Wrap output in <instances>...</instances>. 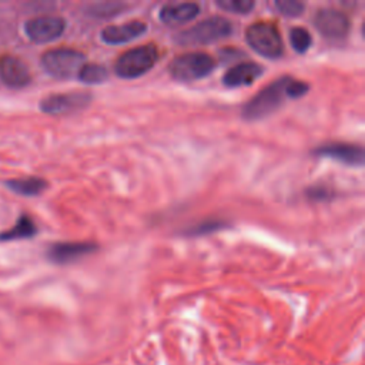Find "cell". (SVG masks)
Returning a JSON list of instances; mask_svg holds the SVG:
<instances>
[{
	"mask_svg": "<svg viewBox=\"0 0 365 365\" xmlns=\"http://www.w3.org/2000/svg\"><path fill=\"white\" fill-rule=\"evenodd\" d=\"M77 78L84 84H101L108 78V71L101 64L86 63L77 73Z\"/></svg>",
	"mask_w": 365,
	"mask_h": 365,
	"instance_id": "ac0fdd59",
	"label": "cell"
},
{
	"mask_svg": "<svg viewBox=\"0 0 365 365\" xmlns=\"http://www.w3.org/2000/svg\"><path fill=\"white\" fill-rule=\"evenodd\" d=\"M308 197L315 201H322V200H328L331 197V191L325 185H315L308 190Z\"/></svg>",
	"mask_w": 365,
	"mask_h": 365,
	"instance_id": "cb8c5ba5",
	"label": "cell"
},
{
	"mask_svg": "<svg viewBox=\"0 0 365 365\" xmlns=\"http://www.w3.org/2000/svg\"><path fill=\"white\" fill-rule=\"evenodd\" d=\"M26 34L34 43H48L66 30V20L58 16H38L26 23Z\"/></svg>",
	"mask_w": 365,
	"mask_h": 365,
	"instance_id": "9c48e42d",
	"label": "cell"
},
{
	"mask_svg": "<svg viewBox=\"0 0 365 365\" xmlns=\"http://www.w3.org/2000/svg\"><path fill=\"white\" fill-rule=\"evenodd\" d=\"M232 33V24L220 16H212L177 34L175 41L181 46H200L225 38Z\"/></svg>",
	"mask_w": 365,
	"mask_h": 365,
	"instance_id": "7a4b0ae2",
	"label": "cell"
},
{
	"mask_svg": "<svg viewBox=\"0 0 365 365\" xmlns=\"http://www.w3.org/2000/svg\"><path fill=\"white\" fill-rule=\"evenodd\" d=\"M227 224L222 222V221H214V220H207V221H202L194 227H191L188 231H187V235H204V234H210V232H214L217 230H221L224 228Z\"/></svg>",
	"mask_w": 365,
	"mask_h": 365,
	"instance_id": "603a6c76",
	"label": "cell"
},
{
	"mask_svg": "<svg viewBox=\"0 0 365 365\" xmlns=\"http://www.w3.org/2000/svg\"><path fill=\"white\" fill-rule=\"evenodd\" d=\"M0 77L1 80L13 88L24 87L30 83L29 67L17 57L6 56L0 60Z\"/></svg>",
	"mask_w": 365,
	"mask_h": 365,
	"instance_id": "5bb4252c",
	"label": "cell"
},
{
	"mask_svg": "<svg viewBox=\"0 0 365 365\" xmlns=\"http://www.w3.org/2000/svg\"><path fill=\"white\" fill-rule=\"evenodd\" d=\"M123 7H124L123 3H110V1L97 3L94 6H90V14L98 16V17H110L120 13Z\"/></svg>",
	"mask_w": 365,
	"mask_h": 365,
	"instance_id": "7402d4cb",
	"label": "cell"
},
{
	"mask_svg": "<svg viewBox=\"0 0 365 365\" xmlns=\"http://www.w3.org/2000/svg\"><path fill=\"white\" fill-rule=\"evenodd\" d=\"M91 94L84 91L50 94L40 101V108L50 115L68 114L86 108L91 103Z\"/></svg>",
	"mask_w": 365,
	"mask_h": 365,
	"instance_id": "52a82bcc",
	"label": "cell"
},
{
	"mask_svg": "<svg viewBox=\"0 0 365 365\" xmlns=\"http://www.w3.org/2000/svg\"><path fill=\"white\" fill-rule=\"evenodd\" d=\"M315 29L327 38L341 40L346 37L351 29L348 16L335 9H321L314 16Z\"/></svg>",
	"mask_w": 365,
	"mask_h": 365,
	"instance_id": "ba28073f",
	"label": "cell"
},
{
	"mask_svg": "<svg viewBox=\"0 0 365 365\" xmlns=\"http://www.w3.org/2000/svg\"><path fill=\"white\" fill-rule=\"evenodd\" d=\"M36 232H37V227L34 221L29 215H21L10 230L0 234V241L31 238L36 235Z\"/></svg>",
	"mask_w": 365,
	"mask_h": 365,
	"instance_id": "e0dca14e",
	"label": "cell"
},
{
	"mask_svg": "<svg viewBox=\"0 0 365 365\" xmlns=\"http://www.w3.org/2000/svg\"><path fill=\"white\" fill-rule=\"evenodd\" d=\"M275 7L281 14L287 17H297L302 14L305 4L297 0H278L275 1Z\"/></svg>",
	"mask_w": 365,
	"mask_h": 365,
	"instance_id": "44dd1931",
	"label": "cell"
},
{
	"mask_svg": "<svg viewBox=\"0 0 365 365\" xmlns=\"http://www.w3.org/2000/svg\"><path fill=\"white\" fill-rule=\"evenodd\" d=\"M86 64V56L74 48L60 47L46 51L41 56L43 68L53 77L66 80L77 76L80 68Z\"/></svg>",
	"mask_w": 365,
	"mask_h": 365,
	"instance_id": "8992f818",
	"label": "cell"
},
{
	"mask_svg": "<svg viewBox=\"0 0 365 365\" xmlns=\"http://www.w3.org/2000/svg\"><path fill=\"white\" fill-rule=\"evenodd\" d=\"M97 244L90 241H76V242H56L50 245L47 257L54 264H68L77 261L97 250Z\"/></svg>",
	"mask_w": 365,
	"mask_h": 365,
	"instance_id": "8fae6325",
	"label": "cell"
},
{
	"mask_svg": "<svg viewBox=\"0 0 365 365\" xmlns=\"http://www.w3.org/2000/svg\"><path fill=\"white\" fill-rule=\"evenodd\" d=\"M215 4L220 9L230 13H235V14H247L255 6L252 0H217Z\"/></svg>",
	"mask_w": 365,
	"mask_h": 365,
	"instance_id": "ffe728a7",
	"label": "cell"
},
{
	"mask_svg": "<svg viewBox=\"0 0 365 365\" xmlns=\"http://www.w3.org/2000/svg\"><path fill=\"white\" fill-rule=\"evenodd\" d=\"M6 185L19 195L34 197L41 194L47 188V181L38 177H24V178L7 180Z\"/></svg>",
	"mask_w": 365,
	"mask_h": 365,
	"instance_id": "2e32d148",
	"label": "cell"
},
{
	"mask_svg": "<svg viewBox=\"0 0 365 365\" xmlns=\"http://www.w3.org/2000/svg\"><path fill=\"white\" fill-rule=\"evenodd\" d=\"M309 86L305 81L292 77H281L259 90L244 107L242 117L248 121L261 120L277 111L284 100L299 98L308 93Z\"/></svg>",
	"mask_w": 365,
	"mask_h": 365,
	"instance_id": "6da1fadb",
	"label": "cell"
},
{
	"mask_svg": "<svg viewBox=\"0 0 365 365\" xmlns=\"http://www.w3.org/2000/svg\"><path fill=\"white\" fill-rule=\"evenodd\" d=\"M200 13L197 3H167L160 10V19L167 26H178L194 20Z\"/></svg>",
	"mask_w": 365,
	"mask_h": 365,
	"instance_id": "9a60e30c",
	"label": "cell"
},
{
	"mask_svg": "<svg viewBox=\"0 0 365 365\" xmlns=\"http://www.w3.org/2000/svg\"><path fill=\"white\" fill-rule=\"evenodd\" d=\"M317 157L331 158L351 167H361L364 164V150L361 145L351 143H327L314 150Z\"/></svg>",
	"mask_w": 365,
	"mask_h": 365,
	"instance_id": "30bf717a",
	"label": "cell"
},
{
	"mask_svg": "<svg viewBox=\"0 0 365 365\" xmlns=\"http://www.w3.org/2000/svg\"><path fill=\"white\" fill-rule=\"evenodd\" d=\"M289 43L292 46V48L297 53H305L311 44H312V37L309 34V31L304 27H292L289 30Z\"/></svg>",
	"mask_w": 365,
	"mask_h": 365,
	"instance_id": "d6986e66",
	"label": "cell"
},
{
	"mask_svg": "<svg viewBox=\"0 0 365 365\" xmlns=\"http://www.w3.org/2000/svg\"><path fill=\"white\" fill-rule=\"evenodd\" d=\"M215 68V60L202 51H191L177 56L168 66L174 80L195 81L207 77Z\"/></svg>",
	"mask_w": 365,
	"mask_h": 365,
	"instance_id": "5b68a950",
	"label": "cell"
},
{
	"mask_svg": "<svg viewBox=\"0 0 365 365\" xmlns=\"http://www.w3.org/2000/svg\"><path fill=\"white\" fill-rule=\"evenodd\" d=\"M147 30L143 21L133 20L124 24L107 26L101 30V40L107 44H123L140 37Z\"/></svg>",
	"mask_w": 365,
	"mask_h": 365,
	"instance_id": "4fadbf2b",
	"label": "cell"
},
{
	"mask_svg": "<svg viewBox=\"0 0 365 365\" xmlns=\"http://www.w3.org/2000/svg\"><path fill=\"white\" fill-rule=\"evenodd\" d=\"M248 46L265 58H278L284 53V44L278 27L269 21H257L247 27Z\"/></svg>",
	"mask_w": 365,
	"mask_h": 365,
	"instance_id": "277c9868",
	"label": "cell"
},
{
	"mask_svg": "<svg viewBox=\"0 0 365 365\" xmlns=\"http://www.w3.org/2000/svg\"><path fill=\"white\" fill-rule=\"evenodd\" d=\"M158 60V50L154 44H143L124 51L114 64L118 77L131 80L150 71Z\"/></svg>",
	"mask_w": 365,
	"mask_h": 365,
	"instance_id": "3957f363",
	"label": "cell"
},
{
	"mask_svg": "<svg viewBox=\"0 0 365 365\" xmlns=\"http://www.w3.org/2000/svg\"><path fill=\"white\" fill-rule=\"evenodd\" d=\"M262 73L264 68L259 64L254 61H244L227 70L222 76V83L230 88L251 86L258 77L262 76Z\"/></svg>",
	"mask_w": 365,
	"mask_h": 365,
	"instance_id": "7c38bea8",
	"label": "cell"
}]
</instances>
